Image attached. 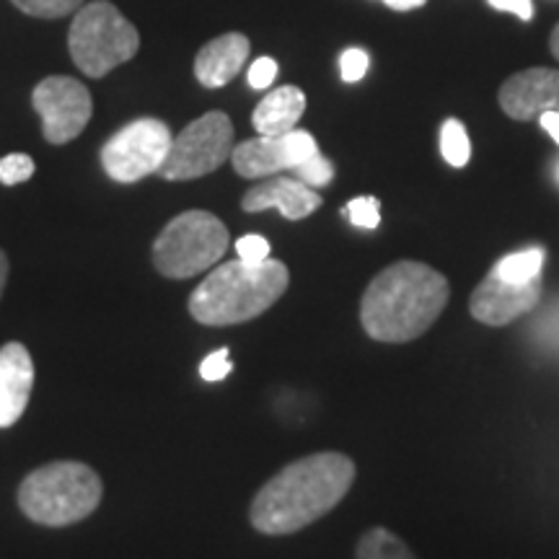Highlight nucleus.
I'll return each mask as SVG.
<instances>
[{
    "label": "nucleus",
    "mask_w": 559,
    "mask_h": 559,
    "mask_svg": "<svg viewBox=\"0 0 559 559\" xmlns=\"http://www.w3.org/2000/svg\"><path fill=\"white\" fill-rule=\"evenodd\" d=\"M251 52L249 39L239 32H228L207 41L194 58V75L205 88L226 86L241 73Z\"/></svg>",
    "instance_id": "15"
},
{
    "label": "nucleus",
    "mask_w": 559,
    "mask_h": 559,
    "mask_svg": "<svg viewBox=\"0 0 559 559\" xmlns=\"http://www.w3.org/2000/svg\"><path fill=\"white\" fill-rule=\"evenodd\" d=\"M234 153V122L223 111H207L174 138L158 174L169 181H190L218 171Z\"/></svg>",
    "instance_id": "7"
},
{
    "label": "nucleus",
    "mask_w": 559,
    "mask_h": 559,
    "mask_svg": "<svg viewBox=\"0 0 559 559\" xmlns=\"http://www.w3.org/2000/svg\"><path fill=\"white\" fill-rule=\"evenodd\" d=\"M32 102L41 117V132L52 145H66L79 138L94 115L88 88L70 75H50L39 81Z\"/></svg>",
    "instance_id": "9"
},
{
    "label": "nucleus",
    "mask_w": 559,
    "mask_h": 559,
    "mask_svg": "<svg viewBox=\"0 0 559 559\" xmlns=\"http://www.w3.org/2000/svg\"><path fill=\"white\" fill-rule=\"evenodd\" d=\"M275 79H277V62L275 60H272V58H260V60L251 62L249 75H247V81H249L251 88H257V91L270 88L272 83H275Z\"/></svg>",
    "instance_id": "26"
},
{
    "label": "nucleus",
    "mask_w": 559,
    "mask_h": 559,
    "mask_svg": "<svg viewBox=\"0 0 559 559\" xmlns=\"http://www.w3.org/2000/svg\"><path fill=\"white\" fill-rule=\"evenodd\" d=\"M383 3L394 11H412V9H419V5H425V0H383Z\"/></svg>",
    "instance_id": "30"
},
{
    "label": "nucleus",
    "mask_w": 559,
    "mask_h": 559,
    "mask_svg": "<svg viewBox=\"0 0 559 559\" xmlns=\"http://www.w3.org/2000/svg\"><path fill=\"white\" fill-rule=\"evenodd\" d=\"M317 153L319 145L311 132L290 130L285 135H260L234 145L230 164L243 179H267L280 171H293Z\"/></svg>",
    "instance_id": "10"
},
{
    "label": "nucleus",
    "mask_w": 559,
    "mask_h": 559,
    "mask_svg": "<svg viewBox=\"0 0 559 559\" xmlns=\"http://www.w3.org/2000/svg\"><path fill=\"white\" fill-rule=\"evenodd\" d=\"M19 11L34 19H62L75 13L83 5V0H11Z\"/></svg>",
    "instance_id": "20"
},
{
    "label": "nucleus",
    "mask_w": 559,
    "mask_h": 559,
    "mask_svg": "<svg viewBox=\"0 0 559 559\" xmlns=\"http://www.w3.org/2000/svg\"><path fill=\"white\" fill-rule=\"evenodd\" d=\"M306 111V94L298 86L272 88L264 99L257 104L251 122L260 135H285L296 130V124Z\"/></svg>",
    "instance_id": "16"
},
{
    "label": "nucleus",
    "mask_w": 559,
    "mask_h": 559,
    "mask_svg": "<svg viewBox=\"0 0 559 559\" xmlns=\"http://www.w3.org/2000/svg\"><path fill=\"white\" fill-rule=\"evenodd\" d=\"M368 66H370L368 52L360 50V47H349V50L342 52V58H340L342 81H345V83H358L362 75L368 73Z\"/></svg>",
    "instance_id": "24"
},
{
    "label": "nucleus",
    "mask_w": 559,
    "mask_h": 559,
    "mask_svg": "<svg viewBox=\"0 0 559 559\" xmlns=\"http://www.w3.org/2000/svg\"><path fill=\"white\" fill-rule=\"evenodd\" d=\"M345 213L353 226L373 230V228H379V223H381V202L376 198H355L345 207Z\"/></svg>",
    "instance_id": "22"
},
{
    "label": "nucleus",
    "mask_w": 559,
    "mask_h": 559,
    "mask_svg": "<svg viewBox=\"0 0 559 559\" xmlns=\"http://www.w3.org/2000/svg\"><path fill=\"white\" fill-rule=\"evenodd\" d=\"M270 241L264 239V236H257V234H249V236H241L239 241H236V254H239V260L243 262H251V264H260L264 260H270Z\"/></svg>",
    "instance_id": "25"
},
{
    "label": "nucleus",
    "mask_w": 559,
    "mask_h": 559,
    "mask_svg": "<svg viewBox=\"0 0 559 559\" xmlns=\"http://www.w3.org/2000/svg\"><path fill=\"white\" fill-rule=\"evenodd\" d=\"M542 267H544V249L534 247V249L513 251V254L502 257V260L492 267V272L506 280V283H531V280L542 277Z\"/></svg>",
    "instance_id": "18"
},
{
    "label": "nucleus",
    "mask_w": 559,
    "mask_h": 559,
    "mask_svg": "<svg viewBox=\"0 0 559 559\" xmlns=\"http://www.w3.org/2000/svg\"><path fill=\"white\" fill-rule=\"evenodd\" d=\"M102 479L81 461H52L39 466L19 487V508L39 526L62 528L88 519L99 508Z\"/></svg>",
    "instance_id": "4"
},
{
    "label": "nucleus",
    "mask_w": 559,
    "mask_h": 559,
    "mask_svg": "<svg viewBox=\"0 0 559 559\" xmlns=\"http://www.w3.org/2000/svg\"><path fill=\"white\" fill-rule=\"evenodd\" d=\"M440 153H443L445 164L453 169H464L472 158V143L469 132H466L464 122L445 120L440 128Z\"/></svg>",
    "instance_id": "19"
},
{
    "label": "nucleus",
    "mask_w": 559,
    "mask_h": 559,
    "mask_svg": "<svg viewBox=\"0 0 559 559\" xmlns=\"http://www.w3.org/2000/svg\"><path fill=\"white\" fill-rule=\"evenodd\" d=\"M355 559H417L400 536L391 534L389 528L376 526L360 536L355 547Z\"/></svg>",
    "instance_id": "17"
},
{
    "label": "nucleus",
    "mask_w": 559,
    "mask_h": 559,
    "mask_svg": "<svg viewBox=\"0 0 559 559\" xmlns=\"http://www.w3.org/2000/svg\"><path fill=\"white\" fill-rule=\"evenodd\" d=\"M68 50L81 73L104 79L140 50V34L109 0L83 3L68 32Z\"/></svg>",
    "instance_id": "5"
},
{
    "label": "nucleus",
    "mask_w": 559,
    "mask_h": 559,
    "mask_svg": "<svg viewBox=\"0 0 559 559\" xmlns=\"http://www.w3.org/2000/svg\"><path fill=\"white\" fill-rule=\"evenodd\" d=\"M487 3L498 11L513 13V16H519L523 21L534 16V3H531V0H487Z\"/></svg>",
    "instance_id": "28"
},
{
    "label": "nucleus",
    "mask_w": 559,
    "mask_h": 559,
    "mask_svg": "<svg viewBox=\"0 0 559 559\" xmlns=\"http://www.w3.org/2000/svg\"><path fill=\"white\" fill-rule=\"evenodd\" d=\"M293 174H296V179L304 181V185H309L317 190V187H326L334 179V166L332 160H326L321 153H317V156H311L309 160H304V164H298L296 169H293Z\"/></svg>",
    "instance_id": "21"
},
{
    "label": "nucleus",
    "mask_w": 559,
    "mask_h": 559,
    "mask_svg": "<svg viewBox=\"0 0 559 559\" xmlns=\"http://www.w3.org/2000/svg\"><path fill=\"white\" fill-rule=\"evenodd\" d=\"M34 389V360L21 342L0 347V428H11L24 415Z\"/></svg>",
    "instance_id": "13"
},
{
    "label": "nucleus",
    "mask_w": 559,
    "mask_h": 559,
    "mask_svg": "<svg viewBox=\"0 0 559 559\" xmlns=\"http://www.w3.org/2000/svg\"><path fill=\"white\" fill-rule=\"evenodd\" d=\"M241 207L247 213H262V210L277 207L288 221H304L321 207V194L313 192V187L304 185L300 179L267 177V181L251 187L243 194Z\"/></svg>",
    "instance_id": "14"
},
{
    "label": "nucleus",
    "mask_w": 559,
    "mask_h": 559,
    "mask_svg": "<svg viewBox=\"0 0 559 559\" xmlns=\"http://www.w3.org/2000/svg\"><path fill=\"white\" fill-rule=\"evenodd\" d=\"M290 285V272L280 260L251 264L234 260L215 267L190 296V313L205 326H234L262 317Z\"/></svg>",
    "instance_id": "3"
},
{
    "label": "nucleus",
    "mask_w": 559,
    "mask_h": 559,
    "mask_svg": "<svg viewBox=\"0 0 559 559\" xmlns=\"http://www.w3.org/2000/svg\"><path fill=\"white\" fill-rule=\"evenodd\" d=\"M174 135L169 124L143 117L117 130L102 148V166L115 181L132 185L158 174L169 156Z\"/></svg>",
    "instance_id": "8"
},
{
    "label": "nucleus",
    "mask_w": 559,
    "mask_h": 559,
    "mask_svg": "<svg viewBox=\"0 0 559 559\" xmlns=\"http://www.w3.org/2000/svg\"><path fill=\"white\" fill-rule=\"evenodd\" d=\"M551 55L559 60V24H557V29L551 32Z\"/></svg>",
    "instance_id": "32"
},
{
    "label": "nucleus",
    "mask_w": 559,
    "mask_h": 559,
    "mask_svg": "<svg viewBox=\"0 0 559 559\" xmlns=\"http://www.w3.org/2000/svg\"><path fill=\"white\" fill-rule=\"evenodd\" d=\"M230 368L234 366H230V360H228V349L223 347V349H218V353L207 355V358L202 360L200 376L205 381H223L230 373Z\"/></svg>",
    "instance_id": "27"
},
{
    "label": "nucleus",
    "mask_w": 559,
    "mask_h": 559,
    "mask_svg": "<svg viewBox=\"0 0 559 559\" xmlns=\"http://www.w3.org/2000/svg\"><path fill=\"white\" fill-rule=\"evenodd\" d=\"M228 228L207 210H187L166 223L153 243V264L164 277L190 280L215 267L228 249Z\"/></svg>",
    "instance_id": "6"
},
{
    "label": "nucleus",
    "mask_w": 559,
    "mask_h": 559,
    "mask_svg": "<svg viewBox=\"0 0 559 559\" xmlns=\"http://www.w3.org/2000/svg\"><path fill=\"white\" fill-rule=\"evenodd\" d=\"M542 277L531 283H506V280L489 272L474 288L469 311L472 317L487 326H506L510 321L526 317L539 306Z\"/></svg>",
    "instance_id": "11"
},
{
    "label": "nucleus",
    "mask_w": 559,
    "mask_h": 559,
    "mask_svg": "<svg viewBox=\"0 0 559 559\" xmlns=\"http://www.w3.org/2000/svg\"><path fill=\"white\" fill-rule=\"evenodd\" d=\"M500 107L519 122L536 120L544 111H559V70L528 68L510 75L500 88Z\"/></svg>",
    "instance_id": "12"
},
{
    "label": "nucleus",
    "mask_w": 559,
    "mask_h": 559,
    "mask_svg": "<svg viewBox=\"0 0 559 559\" xmlns=\"http://www.w3.org/2000/svg\"><path fill=\"white\" fill-rule=\"evenodd\" d=\"M5 283H9V257H5V251L0 249V296H3Z\"/></svg>",
    "instance_id": "31"
},
{
    "label": "nucleus",
    "mask_w": 559,
    "mask_h": 559,
    "mask_svg": "<svg viewBox=\"0 0 559 559\" xmlns=\"http://www.w3.org/2000/svg\"><path fill=\"white\" fill-rule=\"evenodd\" d=\"M542 128L549 132L551 140L559 145V111H544V115L539 117Z\"/></svg>",
    "instance_id": "29"
},
{
    "label": "nucleus",
    "mask_w": 559,
    "mask_h": 559,
    "mask_svg": "<svg viewBox=\"0 0 559 559\" xmlns=\"http://www.w3.org/2000/svg\"><path fill=\"white\" fill-rule=\"evenodd\" d=\"M34 177V160L26 153H11L0 158V185L13 187Z\"/></svg>",
    "instance_id": "23"
},
{
    "label": "nucleus",
    "mask_w": 559,
    "mask_h": 559,
    "mask_svg": "<svg viewBox=\"0 0 559 559\" xmlns=\"http://www.w3.org/2000/svg\"><path fill=\"white\" fill-rule=\"evenodd\" d=\"M355 481V464L345 453H311L264 481L249 508L260 534L288 536L324 519Z\"/></svg>",
    "instance_id": "1"
},
{
    "label": "nucleus",
    "mask_w": 559,
    "mask_h": 559,
    "mask_svg": "<svg viewBox=\"0 0 559 559\" xmlns=\"http://www.w3.org/2000/svg\"><path fill=\"white\" fill-rule=\"evenodd\" d=\"M451 298L443 272L423 262H396L370 280L360 300V321L368 337L404 345L436 324Z\"/></svg>",
    "instance_id": "2"
}]
</instances>
